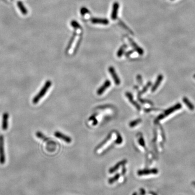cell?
<instances>
[{
    "label": "cell",
    "instance_id": "8fae6325",
    "mask_svg": "<svg viewBox=\"0 0 195 195\" xmlns=\"http://www.w3.org/2000/svg\"><path fill=\"white\" fill-rule=\"evenodd\" d=\"M9 118V115L8 113L5 112L3 115V117H2V129L5 131L8 129V120Z\"/></svg>",
    "mask_w": 195,
    "mask_h": 195
},
{
    "label": "cell",
    "instance_id": "d4e9b609",
    "mask_svg": "<svg viewBox=\"0 0 195 195\" xmlns=\"http://www.w3.org/2000/svg\"><path fill=\"white\" fill-rule=\"evenodd\" d=\"M137 80L138 81V82L140 83V84H141V82H142V78H141V75H137Z\"/></svg>",
    "mask_w": 195,
    "mask_h": 195
},
{
    "label": "cell",
    "instance_id": "30bf717a",
    "mask_svg": "<svg viewBox=\"0 0 195 195\" xmlns=\"http://www.w3.org/2000/svg\"><path fill=\"white\" fill-rule=\"evenodd\" d=\"M129 40L130 41V44H131V45L132 46V47H133V48L135 50V51L139 54V55H143L144 52V50L141 48L139 46L137 45V44L135 43V42L132 40L131 38H129Z\"/></svg>",
    "mask_w": 195,
    "mask_h": 195
},
{
    "label": "cell",
    "instance_id": "277c9868",
    "mask_svg": "<svg viewBox=\"0 0 195 195\" xmlns=\"http://www.w3.org/2000/svg\"><path fill=\"white\" fill-rule=\"evenodd\" d=\"M119 9V3L117 2H115L112 6V10L111 15V17L112 20H115L117 19Z\"/></svg>",
    "mask_w": 195,
    "mask_h": 195
},
{
    "label": "cell",
    "instance_id": "6da1fadb",
    "mask_svg": "<svg viewBox=\"0 0 195 195\" xmlns=\"http://www.w3.org/2000/svg\"><path fill=\"white\" fill-rule=\"evenodd\" d=\"M51 85H52V82L50 81V80H48V81H47L46 82L45 84L43 86V87L41 88V90H40V92L33 98V104H37L40 101V99L43 96H45V95L46 94V93H47V92L50 89Z\"/></svg>",
    "mask_w": 195,
    "mask_h": 195
},
{
    "label": "cell",
    "instance_id": "e0dca14e",
    "mask_svg": "<svg viewBox=\"0 0 195 195\" xmlns=\"http://www.w3.org/2000/svg\"><path fill=\"white\" fill-rule=\"evenodd\" d=\"M127 47V46L126 45H125L122 46L121 47H120L119 50L117 52V56H118V58H120L122 55L124 54V52H125V50L126 49Z\"/></svg>",
    "mask_w": 195,
    "mask_h": 195
},
{
    "label": "cell",
    "instance_id": "cb8c5ba5",
    "mask_svg": "<svg viewBox=\"0 0 195 195\" xmlns=\"http://www.w3.org/2000/svg\"><path fill=\"white\" fill-rule=\"evenodd\" d=\"M139 143H140V145H141L142 146H143V147H145V141H144V140L143 139V137H140V138H139Z\"/></svg>",
    "mask_w": 195,
    "mask_h": 195
},
{
    "label": "cell",
    "instance_id": "5bb4252c",
    "mask_svg": "<svg viewBox=\"0 0 195 195\" xmlns=\"http://www.w3.org/2000/svg\"><path fill=\"white\" fill-rule=\"evenodd\" d=\"M127 163V160H123L122 161H120L119 162H118L117 164H116L113 167L111 168L110 170H109V172L110 174H113V172H115V171L118 170L119 169V168L120 167V166L121 165H124L125 163Z\"/></svg>",
    "mask_w": 195,
    "mask_h": 195
},
{
    "label": "cell",
    "instance_id": "ac0fdd59",
    "mask_svg": "<svg viewBox=\"0 0 195 195\" xmlns=\"http://www.w3.org/2000/svg\"><path fill=\"white\" fill-rule=\"evenodd\" d=\"M17 5L20 9V10H21V11L22 13L24 15H26L27 14V10L25 9V7H24L23 5V4L22 2H18L17 3Z\"/></svg>",
    "mask_w": 195,
    "mask_h": 195
},
{
    "label": "cell",
    "instance_id": "44dd1931",
    "mask_svg": "<svg viewBox=\"0 0 195 195\" xmlns=\"http://www.w3.org/2000/svg\"><path fill=\"white\" fill-rule=\"evenodd\" d=\"M111 136H112V135H111V134H110L109 135H108V136L107 137V138L105 139V140H104V141L100 144V145L98 146L97 149H100V148H101L104 145H105V144L107 143L108 141H109V140H110Z\"/></svg>",
    "mask_w": 195,
    "mask_h": 195
},
{
    "label": "cell",
    "instance_id": "9c48e42d",
    "mask_svg": "<svg viewBox=\"0 0 195 195\" xmlns=\"http://www.w3.org/2000/svg\"><path fill=\"white\" fill-rule=\"evenodd\" d=\"M54 135H55L56 137L59 138V139H61V140L65 141L67 143H71V141H72V139H71L70 137L64 135L63 133H61L60 132H55V133H54Z\"/></svg>",
    "mask_w": 195,
    "mask_h": 195
},
{
    "label": "cell",
    "instance_id": "7a4b0ae2",
    "mask_svg": "<svg viewBox=\"0 0 195 195\" xmlns=\"http://www.w3.org/2000/svg\"><path fill=\"white\" fill-rule=\"evenodd\" d=\"M181 108H182V105H181L180 103L176 104L175 106L170 107L169 109H168V110L165 111L164 113V114L159 115L158 117L157 118V120H160L164 119L166 116L170 115L172 113H173L174 112H175L176 111L180 109Z\"/></svg>",
    "mask_w": 195,
    "mask_h": 195
},
{
    "label": "cell",
    "instance_id": "5b68a950",
    "mask_svg": "<svg viewBox=\"0 0 195 195\" xmlns=\"http://www.w3.org/2000/svg\"><path fill=\"white\" fill-rule=\"evenodd\" d=\"M158 171L157 169H144V170H139L137 172L138 176L149 175H155L157 174Z\"/></svg>",
    "mask_w": 195,
    "mask_h": 195
},
{
    "label": "cell",
    "instance_id": "f1b7e54d",
    "mask_svg": "<svg viewBox=\"0 0 195 195\" xmlns=\"http://www.w3.org/2000/svg\"><path fill=\"white\" fill-rule=\"evenodd\" d=\"M194 78L195 79V75H194Z\"/></svg>",
    "mask_w": 195,
    "mask_h": 195
},
{
    "label": "cell",
    "instance_id": "4fadbf2b",
    "mask_svg": "<svg viewBox=\"0 0 195 195\" xmlns=\"http://www.w3.org/2000/svg\"><path fill=\"white\" fill-rule=\"evenodd\" d=\"M125 94L126 95V96L127 97L128 99L130 101V103H131L132 105H133V106H135V107H136V109H137L138 110H140V106L139 105V104H138L135 102V101L133 100V96H132V94L130 93L129 92H126Z\"/></svg>",
    "mask_w": 195,
    "mask_h": 195
},
{
    "label": "cell",
    "instance_id": "52a82bcc",
    "mask_svg": "<svg viewBox=\"0 0 195 195\" xmlns=\"http://www.w3.org/2000/svg\"><path fill=\"white\" fill-rule=\"evenodd\" d=\"M91 22L93 24H100L104 25H107L109 23V21L106 19L101 18H92L91 19Z\"/></svg>",
    "mask_w": 195,
    "mask_h": 195
},
{
    "label": "cell",
    "instance_id": "603a6c76",
    "mask_svg": "<svg viewBox=\"0 0 195 195\" xmlns=\"http://www.w3.org/2000/svg\"><path fill=\"white\" fill-rule=\"evenodd\" d=\"M151 84H151V82H149L147 84V85H146L145 87H144V88L143 89V90H141V92H140V94H143V93H145V92H146V90H147L149 89V88L151 86Z\"/></svg>",
    "mask_w": 195,
    "mask_h": 195
},
{
    "label": "cell",
    "instance_id": "ffe728a7",
    "mask_svg": "<svg viewBox=\"0 0 195 195\" xmlns=\"http://www.w3.org/2000/svg\"><path fill=\"white\" fill-rule=\"evenodd\" d=\"M119 177H120V175L119 174H116L113 177H112V178H111L109 180V183L110 184L114 183L115 181H117L119 178Z\"/></svg>",
    "mask_w": 195,
    "mask_h": 195
},
{
    "label": "cell",
    "instance_id": "7402d4cb",
    "mask_svg": "<svg viewBox=\"0 0 195 195\" xmlns=\"http://www.w3.org/2000/svg\"><path fill=\"white\" fill-rule=\"evenodd\" d=\"M141 121V120L140 119H137L135 120H133L132 121H131V123H130L129 124V126L131 127H135V126H137V125H138L139 124H140Z\"/></svg>",
    "mask_w": 195,
    "mask_h": 195
},
{
    "label": "cell",
    "instance_id": "d6986e66",
    "mask_svg": "<svg viewBox=\"0 0 195 195\" xmlns=\"http://www.w3.org/2000/svg\"><path fill=\"white\" fill-rule=\"evenodd\" d=\"M80 13L81 15H83L84 16H87V18L88 17V16L87 15H90V13L89 11V10H88L87 8H86L85 7H83V8H81V10H80Z\"/></svg>",
    "mask_w": 195,
    "mask_h": 195
},
{
    "label": "cell",
    "instance_id": "ba28073f",
    "mask_svg": "<svg viewBox=\"0 0 195 195\" xmlns=\"http://www.w3.org/2000/svg\"><path fill=\"white\" fill-rule=\"evenodd\" d=\"M111 86V81L110 80H107L103 85H102L100 88L97 90V94L98 95H101L105 90Z\"/></svg>",
    "mask_w": 195,
    "mask_h": 195
},
{
    "label": "cell",
    "instance_id": "484cf974",
    "mask_svg": "<svg viewBox=\"0 0 195 195\" xmlns=\"http://www.w3.org/2000/svg\"><path fill=\"white\" fill-rule=\"evenodd\" d=\"M140 195H144L145 194V191L143 189H141L140 191Z\"/></svg>",
    "mask_w": 195,
    "mask_h": 195
},
{
    "label": "cell",
    "instance_id": "83f0119b",
    "mask_svg": "<svg viewBox=\"0 0 195 195\" xmlns=\"http://www.w3.org/2000/svg\"><path fill=\"white\" fill-rule=\"evenodd\" d=\"M138 195V194L137 192H135V193L133 194V195Z\"/></svg>",
    "mask_w": 195,
    "mask_h": 195
},
{
    "label": "cell",
    "instance_id": "9a60e30c",
    "mask_svg": "<svg viewBox=\"0 0 195 195\" xmlns=\"http://www.w3.org/2000/svg\"><path fill=\"white\" fill-rule=\"evenodd\" d=\"M183 101L184 102V103L185 104L186 106H187V107L189 108V109L191 111L194 110L195 107L194 105L192 104V103H191L190 100L188 99V98H187L186 97H184L183 99Z\"/></svg>",
    "mask_w": 195,
    "mask_h": 195
},
{
    "label": "cell",
    "instance_id": "8992f818",
    "mask_svg": "<svg viewBox=\"0 0 195 195\" xmlns=\"http://www.w3.org/2000/svg\"><path fill=\"white\" fill-rule=\"evenodd\" d=\"M109 71L111 75L113 78L115 85H119L120 84V80L119 76L115 72V69L113 67H110L109 68Z\"/></svg>",
    "mask_w": 195,
    "mask_h": 195
},
{
    "label": "cell",
    "instance_id": "7c38bea8",
    "mask_svg": "<svg viewBox=\"0 0 195 195\" xmlns=\"http://www.w3.org/2000/svg\"><path fill=\"white\" fill-rule=\"evenodd\" d=\"M163 79V75L160 74V75H159L158 76L157 80L155 81V84H154V85L153 86V87H152L151 91H152V92H155L156 90L158 88V87L160 85Z\"/></svg>",
    "mask_w": 195,
    "mask_h": 195
},
{
    "label": "cell",
    "instance_id": "3957f363",
    "mask_svg": "<svg viewBox=\"0 0 195 195\" xmlns=\"http://www.w3.org/2000/svg\"><path fill=\"white\" fill-rule=\"evenodd\" d=\"M5 162V155L4 147V139L2 135H0V163L3 164Z\"/></svg>",
    "mask_w": 195,
    "mask_h": 195
},
{
    "label": "cell",
    "instance_id": "2e32d148",
    "mask_svg": "<svg viewBox=\"0 0 195 195\" xmlns=\"http://www.w3.org/2000/svg\"><path fill=\"white\" fill-rule=\"evenodd\" d=\"M70 25H72V27L74 28L75 30L77 31L78 33H80L81 31V26H80V25L76 21H74V20H73L72 21L71 23H70Z\"/></svg>",
    "mask_w": 195,
    "mask_h": 195
},
{
    "label": "cell",
    "instance_id": "4316f807",
    "mask_svg": "<svg viewBox=\"0 0 195 195\" xmlns=\"http://www.w3.org/2000/svg\"><path fill=\"white\" fill-rule=\"evenodd\" d=\"M192 185L194 186V187L195 188V182H192Z\"/></svg>",
    "mask_w": 195,
    "mask_h": 195
}]
</instances>
